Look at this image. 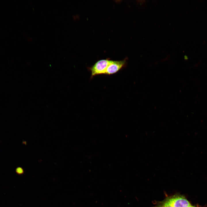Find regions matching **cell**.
<instances>
[{
	"label": "cell",
	"instance_id": "obj_1",
	"mask_svg": "<svg viewBox=\"0 0 207 207\" xmlns=\"http://www.w3.org/2000/svg\"><path fill=\"white\" fill-rule=\"evenodd\" d=\"M111 61L108 59H103L95 63L89 68L91 72V78L97 75L106 74V69Z\"/></svg>",
	"mask_w": 207,
	"mask_h": 207
},
{
	"label": "cell",
	"instance_id": "obj_4",
	"mask_svg": "<svg viewBox=\"0 0 207 207\" xmlns=\"http://www.w3.org/2000/svg\"><path fill=\"white\" fill-rule=\"evenodd\" d=\"M16 172L19 174H21L23 173V171L22 169L20 168H18L16 169Z\"/></svg>",
	"mask_w": 207,
	"mask_h": 207
},
{
	"label": "cell",
	"instance_id": "obj_2",
	"mask_svg": "<svg viewBox=\"0 0 207 207\" xmlns=\"http://www.w3.org/2000/svg\"><path fill=\"white\" fill-rule=\"evenodd\" d=\"M164 204L172 207H187L191 205L184 196L180 195H174L168 198Z\"/></svg>",
	"mask_w": 207,
	"mask_h": 207
},
{
	"label": "cell",
	"instance_id": "obj_6",
	"mask_svg": "<svg viewBox=\"0 0 207 207\" xmlns=\"http://www.w3.org/2000/svg\"><path fill=\"white\" fill-rule=\"evenodd\" d=\"M187 207H195L194 206H191H191H187Z\"/></svg>",
	"mask_w": 207,
	"mask_h": 207
},
{
	"label": "cell",
	"instance_id": "obj_3",
	"mask_svg": "<svg viewBox=\"0 0 207 207\" xmlns=\"http://www.w3.org/2000/svg\"><path fill=\"white\" fill-rule=\"evenodd\" d=\"M126 58L122 60H112L106 69V74L111 75L115 74L126 64Z\"/></svg>",
	"mask_w": 207,
	"mask_h": 207
},
{
	"label": "cell",
	"instance_id": "obj_5",
	"mask_svg": "<svg viewBox=\"0 0 207 207\" xmlns=\"http://www.w3.org/2000/svg\"><path fill=\"white\" fill-rule=\"evenodd\" d=\"M161 207H172L170 206L164 204H163V205Z\"/></svg>",
	"mask_w": 207,
	"mask_h": 207
}]
</instances>
